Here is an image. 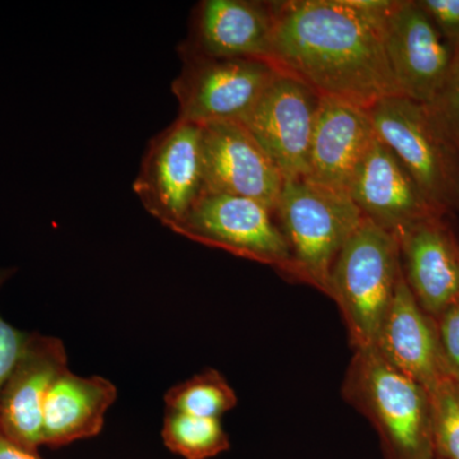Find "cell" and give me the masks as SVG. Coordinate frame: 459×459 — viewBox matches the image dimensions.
I'll list each match as a JSON object with an SVG mask.
<instances>
[{
    "instance_id": "obj_14",
    "label": "cell",
    "mask_w": 459,
    "mask_h": 459,
    "mask_svg": "<svg viewBox=\"0 0 459 459\" xmlns=\"http://www.w3.org/2000/svg\"><path fill=\"white\" fill-rule=\"evenodd\" d=\"M444 217H428L397 238L404 281L434 320L459 300V238Z\"/></svg>"
},
{
    "instance_id": "obj_24",
    "label": "cell",
    "mask_w": 459,
    "mask_h": 459,
    "mask_svg": "<svg viewBox=\"0 0 459 459\" xmlns=\"http://www.w3.org/2000/svg\"><path fill=\"white\" fill-rule=\"evenodd\" d=\"M446 373L459 385V300L435 319Z\"/></svg>"
},
{
    "instance_id": "obj_16",
    "label": "cell",
    "mask_w": 459,
    "mask_h": 459,
    "mask_svg": "<svg viewBox=\"0 0 459 459\" xmlns=\"http://www.w3.org/2000/svg\"><path fill=\"white\" fill-rule=\"evenodd\" d=\"M273 3L204 0L193 12L189 35L179 49L223 59H263L273 31Z\"/></svg>"
},
{
    "instance_id": "obj_27",
    "label": "cell",
    "mask_w": 459,
    "mask_h": 459,
    "mask_svg": "<svg viewBox=\"0 0 459 459\" xmlns=\"http://www.w3.org/2000/svg\"><path fill=\"white\" fill-rule=\"evenodd\" d=\"M433 459H440V458H437V457H435V458H433Z\"/></svg>"
},
{
    "instance_id": "obj_5",
    "label": "cell",
    "mask_w": 459,
    "mask_h": 459,
    "mask_svg": "<svg viewBox=\"0 0 459 459\" xmlns=\"http://www.w3.org/2000/svg\"><path fill=\"white\" fill-rule=\"evenodd\" d=\"M377 137L394 151L429 204L459 211V143L428 105L389 96L369 108Z\"/></svg>"
},
{
    "instance_id": "obj_15",
    "label": "cell",
    "mask_w": 459,
    "mask_h": 459,
    "mask_svg": "<svg viewBox=\"0 0 459 459\" xmlns=\"http://www.w3.org/2000/svg\"><path fill=\"white\" fill-rule=\"evenodd\" d=\"M376 138L369 108L320 96L305 179L325 188L349 192L353 175Z\"/></svg>"
},
{
    "instance_id": "obj_3",
    "label": "cell",
    "mask_w": 459,
    "mask_h": 459,
    "mask_svg": "<svg viewBox=\"0 0 459 459\" xmlns=\"http://www.w3.org/2000/svg\"><path fill=\"white\" fill-rule=\"evenodd\" d=\"M274 216L289 246L294 280L328 296L332 268L364 216L347 193L285 180Z\"/></svg>"
},
{
    "instance_id": "obj_11",
    "label": "cell",
    "mask_w": 459,
    "mask_h": 459,
    "mask_svg": "<svg viewBox=\"0 0 459 459\" xmlns=\"http://www.w3.org/2000/svg\"><path fill=\"white\" fill-rule=\"evenodd\" d=\"M204 193L255 199L274 211L283 175L238 122L202 126Z\"/></svg>"
},
{
    "instance_id": "obj_12",
    "label": "cell",
    "mask_w": 459,
    "mask_h": 459,
    "mask_svg": "<svg viewBox=\"0 0 459 459\" xmlns=\"http://www.w3.org/2000/svg\"><path fill=\"white\" fill-rule=\"evenodd\" d=\"M66 369L68 355L60 338L29 334L22 356L0 391V434L5 439L39 453L45 400Z\"/></svg>"
},
{
    "instance_id": "obj_20",
    "label": "cell",
    "mask_w": 459,
    "mask_h": 459,
    "mask_svg": "<svg viewBox=\"0 0 459 459\" xmlns=\"http://www.w3.org/2000/svg\"><path fill=\"white\" fill-rule=\"evenodd\" d=\"M166 411L221 419L238 404L237 392L228 379L216 369H205L179 385L171 386L164 395Z\"/></svg>"
},
{
    "instance_id": "obj_17",
    "label": "cell",
    "mask_w": 459,
    "mask_h": 459,
    "mask_svg": "<svg viewBox=\"0 0 459 459\" xmlns=\"http://www.w3.org/2000/svg\"><path fill=\"white\" fill-rule=\"evenodd\" d=\"M371 347L391 367L428 392L449 377L440 351L437 323L416 301L403 272Z\"/></svg>"
},
{
    "instance_id": "obj_13",
    "label": "cell",
    "mask_w": 459,
    "mask_h": 459,
    "mask_svg": "<svg viewBox=\"0 0 459 459\" xmlns=\"http://www.w3.org/2000/svg\"><path fill=\"white\" fill-rule=\"evenodd\" d=\"M347 193L365 219L395 238L415 223L440 214L429 204L394 151L377 137L353 175Z\"/></svg>"
},
{
    "instance_id": "obj_1",
    "label": "cell",
    "mask_w": 459,
    "mask_h": 459,
    "mask_svg": "<svg viewBox=\"0 0 459 459\" xmlns=\"http://www.w3.org/2000/svg\"><path fill=\"white\" fill-rule=\"evenodd\" d=\"M273 3L265 57L320 96L365 108L401 95L386 56L383 22L392 0H287Z\"/></svg>"
},
{
    "instance_id": "obj_7",
    "label": "cell",
    "mask_w": 459,
    "mask_h": 459,
    "mask_svg": "<svg viewBox=\"0 0 459 459\" xmlns=\"http://www.w3.org/2000/svg\"><path fill=\"white\" fill-rule=\"evenodd\" d=\"M181 71L171 91L179 119L205 126L241 122L279 74L267 60L223 59L179 49Z\"/></svg>"
},
{
    "instance_id": "obj_4",
    "label": "cell",
    "mask_w": 459,
    "mask_h": 459,
    "mask_svg": "<svg viewBox=\"0 0 459 459\" xmlns=\"http://www.w3.org/2000/svg\"><path fill=\"white\" fill-rule=\"evenodd\" d=\"M401 274L398 238L364 217L329 279L328 296L340 309L353 350L373 346Z\"/></svg>"
},
{
    "instance_id": "obj_25",
    "label": "cell",
    "mask_w": 459,
    "mask_h": 459,
    "mask_svg": "<svg viewBox=\"0 0 459 459\" xmlns=\"http://www.w3.org/2000/svg\"><path fill=\"white\" fill-rule=\"evenodd\" d=\"M444 40L459 50V0H418Z\"/></svg>"
},
{
    "instance_id": "obj_10",
    "label": "cell",
    "mask_w": 459,
    "mask_h": 459,
    "mask_svg": "<svg viewBox=\"0 0 459 459\" xmlns=\"http://www.w3.org/2000/svg\"><path fill=\"white\" fill-rule=\"evenodd\" d=\"M389 65L401 96L431 105L446 82L455 50L418 0H394L383 22Z\"/></svg>"
},
{
    "instance_id": "obj_9",
    "label": "cell",
    "mask_w": 459,
    "mask_h": 459,
    "mask_svg": "<svg viewBox=\"0 0 459 459\" xmlns=\"http://www.w3.org/2000/svg\"><path fill=\"white\" fill-rule=\"evenodd\" d=\"M279 71V69H277ZM320 95L280 72L241 123L280 169L283 179H305Z\"/></svg>"
},
{
    "instance_id": "obj_22",
    "label": "cell",
    "mask_w": 459,
    "mask_h": 459,
    "mask_svg": "<svg viewBox=\"0 0 459 459\" xmlns=\"http://www.w3.org/2000/svg\"><path fill=\"white\" fill-rule=\"evenodd\" d=\"M429 108L459 143V50L455 51L442 90Z\"/></svg>"
},
{
    "instance_id": "obj_26",
    "label": "cell",
    "mask_w": 459,
    "mask_h": 459,
    "mask_svg": "<svg viewBox=\"0 0 459 459\" xmlns=\"http://www.w3.org/2000/svg\"><path fill=\"white\" fill-rule=\"evenodd\" d=\"M0 459H41L39 453L29 452L14 446L0 434Z\"/></svg>"
},
{
    "instance_id": "obj_2",
    "label": "cell",
    "mask_w": 459,
    "mask_h": 459,
    "mask_svg": "<svg viewBox=\"0 0 459 459\" xmlns=\"http://www.w3.org/2000/svg\"><path fill=\"white\" fill-rule=\"evenodd\" d=\"M342 395L376 429L385 459L435 458L429 392L373 347L353 352Z\"/></svg>"
},
{
    "instance_id": "obj_23",
    "label": "cell",
    "mask_w": 459,
    "mask_h": 459,
    "mask_svg": "<svg viewBox=\"0 0 459 459\" xmlns=\"http://www.w3.org/2000/svg\"><path fill=\"white\" fill-rule=\"evenodd\" d=\"M13 273V268L0 270V289ZM27 338L29 333L18 331L0 316V391L22 356Z\"/></svg>"
},
{
    "instance_id": "obj_6",
    "label": "cell",
    "mask_w": 459,
    "mask_h": 459,
    "mask_svg": "<svg viewBox=\"0 0 459 459\" xmlns=\"http://www.w3.org/2000/svg\"><path fill=\"white\" fill-rule=\"evenodd\" d=\"M172 232L270 265L294 280L291 255L274 211L255 199L204 193Z\"/></svg>"
},
{
    "instance_id": "obj_8",
    "label": "cell",
    "mask_w": 459,
    "mask_h": 459,
    "mask_svg": "<svg viewBox=\"0 0 459 459\" xmlns=\"http://www.w3.org/2000/svg\"><path fill=\"white\" fill-rule=\"evenodd\" d=\"M144 210L169 230L204 195L202 126L178 117L148 143L133 184Z\"/></svg>"
},
{
    "instance_id": "obj_21",
    "label": "cell",
    "mask_w": 459,
    "mask_h": 459,
    "mask_svg": "<svg viewBox=\"0 0 459 459\" xmlns=\"http://www.w3.org/2000/svg\"><path fill=\"white\" fill-rule=\"evenodd\" d=\"M429 395L435 457L459 459V385L446 377Z\"/></svg>"
},
{
    "instance_id": "obj_19",
    "label": "cell",
    "mask_w": 459,
    "mask_h": 459,
    "mask_svg": "<svg viewBox=\"0 0 459 459\" xmlns=\"http://www.w3.org/2000/svg\"><path fill=\"white\" fill-rule=\"evenodd\" d=\"M161 439L169 451L184 459H212L231 446L221 419L199 418L171 411H166Z\"/></svg>"
},
{
    "instance_id": "obj_18",
    "label": "cell",
    "mask_w": 459,
    "mask_h": 459,
    "mask_svg": "<svg viewBox=\"0 0 459 459\" xmlns=\"http://www.w3.org/2000/svg\"><path fill=\"white\" fill-rule=\"evenodd\" d=\"M117 388L107 377L66 369L51 385L42 410V446L63 448L101 433Z\"/></svg>"
}]
</instances>
